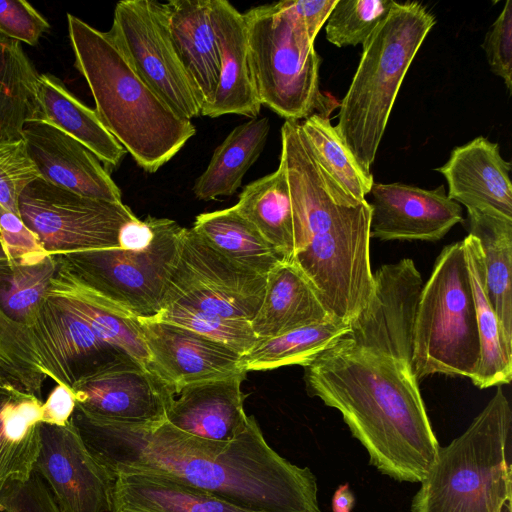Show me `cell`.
<instances>
[{
  "instance_id": "6da1fadb",
  "label": "cell",
  "mask_w": 512,
  "mask_h": 512,
  "mask_svg": "<svg viewBox=\"0 0 512 512\" xmlns=\"http://www.w3.org/2000/svg\"><path fill=\"white\" fill-rule=\"evenodd\" d=\"M420 290L375 281L348 330L304 368L307 393L338 410L369 464L398 482H421L440 447L412 371Z\"/></svg>"
},
{
  "instance_id": "7a4b0ae2",
  "label": "cell",
  "mask_w": 512,
  "mask_h": 512,
  "mask_svg": "<svg viewBox=\"0 0 512 512\" xmlns=\"http://www.w3.org/2000/svg\"><path fill=\"white\" fill-rule=\"evenodd\" d=\"M70 421L113 476H163L256 512H322L314 473L277 453L254 416L229 443L192 437L166 420L151 425L101 421L77 405Z\"/></svg>"
},
{
  "instance_id": "3957f363",
  "label": "cell",
  "mask_w": 512,
  "mask_h": 512,
  "mask_svg": "<svg viewBox=\"0 0 512 512\" xmlns=\"http://www.w3.org/2000/svg\"><path fill=\"white\" fill-rule=\"evenodd\" d=\"M294 216L291 261L308 278L330 315L350 322L373 294L369 202L346 191L321 165L300 122L281 127L280 163Z\"/></svg>"
},
{
  "instance_id": "277c9868",
  "label": "cell",
  "mask_w": 512,
  "mask_h": 512,
  "mask_svg": "<svg viewBox=\"0 0 512 512\" xmlns=\"http://www.w3.org/2000/svg\"><path fill=\"white\" fill-rule=\"evenodd\" d=\"M67 24L74 65L99 120L138 166L156 172L195 135V126L147 86L106 32L69 13Z\"/></svg>"
},
{
  "instance_id": "5b68a950",
  "label": "cell",
  "mask_w": 512,
  "mask_h": 512,
  "mask_svg": "<svg viewBox=\"0 0 512 512\" xmlns=\"http://www.w3.org/2000/svg\"><path fill=\"white\" fill-rule=\"evenodd\" d=\"M435 16L421 3L396 2L362 44L349 89L339 104L335 127L368 173L403 79Z\"/></svg>"
},
{
  "instance_id": "8992f818",
  "label": "cell",
  "mask_w": 512,
  "mask_h": 512,
  "mask_svg": "<svg viewBox=\"0 0 512 512\" xmlns=\"http://www.w3.org/2000/svg\"><path fill=\"white\" fill-rule=\"evenodd\" d=\"M512 409L500 386L420 482L411 512H502L512 497L508 446Z\"/></svg>"
},
{
  "instance_id": "52a82bcc",
  "label": "cell",
  "mask_w": 512,
  "mask_h": 512,
  "mask_svg": "<svg viewBox=\"0 0 512 512\" xmlns=\"http://www.w3.org/2000/svg\"><path fill=\"white\" fill-rule=\"evenodd\" d=\"M480 356L475 304L463 242L445 246L422 285L413 323L412 371L471 378Z\"/></svg>"
},
{
  "instance_id": "ba28073f",
  "label": "cell",
  "mask_w": 512,
  "mask_h": 512,
  "mask_svg": "<svg viewBox=\"0 0 512 512\" xmlns=\"http://www.w3.org/2000/svg\"><path fill=\"white\" fill-rule=\"evenodd\" d=\"M249 61L258 100L289 121L334 109L319 88L320 58L314 40L290 16L284 0L243 13Z\"/></svg>"
},
{
  "instance_id": "9c48e42d",
  "label": "cell",
  "mask_w": 512,
  "mask_h": 512,
  "mask_svg": "<svg viewBox=\"0 0 512 512\" xmlns=\"http://www.w3.org/2000/svg\"><path fill=\"white\" fill-rule=\"evenodd\" d=\"M152 221L154 235L143 248L55 256L80 283L114 307L137 318H153L163 307L183 227L167 218L152 217Z\"/></svg>"
},
{
  "instance_id": "30bf717a",
  "label": "cell",
  "mask_w": 512,
  "mask_h": 512,
  "mask_svg": "<svg viewBox=\"0 0 512 512\" xmlns=\"http://www.w3.org/2000/svg\"><path fill=\"white\" fill-rule=\"evenodd\" d=\"M18 210L50 255L120 248L123 227L137 219L123 202L87 198L42 178L23 190Z\"/></svg>"
},
{
  "instance_id": "8fae6325",
  "label": "cell",
  "mask_w": 512,
  "mask_h": 512,
  "mask_svg": "<svg viewBox=\"0 0 512 512\" xmlns=\"http://www.w3.org/2000/svg\"><path fill=\"white\" fill-rule=\"evenodd\" d=\"M106 34L138 76L176 114L188 120L201 115L202 101L175 50L164 3L119 1Z\"/></svg>"
},
{
  "instance_id": "7c38bea8",
  "label": "cell",
  "mask_w": 512,
  "mask_h": 512,
  "mask_svg": "<svg viewBox=\"0 0 512 512\" xmlns=\"http://www.w3.org/2000/svg\"><path fill=\"white\" fill-rule=\"evenodd\" d=\"M266 280L218 252L192 228H183L162 309L176 303L251 321L263 300Z\"/></svg>"
},
{
  "instance_id": "4fadbf2b",
  "label": "cell",
  "mask_w": 512,
  "mask_h": 512,
  "mask_svg": "<svg viewBox=\"0 0 512 512\" xmlns=\"http://www.w3.org/2000/svg\"><path fill=\"white\" fill-rule=\"evenodd\" d=\"M34 471L61 512H111L114 476L88 449L71 421L41 422Z\"/></svg>"
},
{
  "instance_id": "5bb4252c",
  "label": "cell",
  "mask_w": 512,
  "mask_h": 512,
  "mask_svg": "<svg viewBox=\"0 0 512 512\" xmlns=\"http://www.w3.org/2000/svg\"><path fill=\"white\" fill-rule=\"evenodd\" d=\"M30 332L41 371L56 384L70 389L82 378L102 370L139 364L101 339L88 324L50 295L43 302Z\"/></svg>"
},
{
  "instance_id": "9a60e30c",
  "label": "cell",
  "mask_w": 512,
  "mask_h": 512,
  "mask_svg": "<svg viewBox=\"0 0 512 512\" xmlns=\"http://www.w3.org/2000/svg\"><path fill=\"white\" fill-rule=\"evenodd\" d=\"M76 405L101 421L151 425L166 420L174 389L151 370L129 364L82 378L72 388Z\"/></svg>"
},
{
  "instance_id": "2e32d148",
  "label": "cell",
  "mask_w": 512,
  "mask_h": 512,
  "mask_svg": "<svg viewBox=\"0 0 512 512\" xmlns=\"http://www.w3.org/2000/svg\"><path fill=\"white\" fill-rule=\"evenodd\" d=\"M370 194V238L437 241L463 221L461 205L448 197L443 185L426 190L374 183Z\"/></svg>"
},
{
  "instance_id": "e0dca14e",
  "label": "cell",
  "mask_w": 512,
  "mask_h": 512,
  "mask_svg": "<svg viewBox=\"0 0 512 512\" xmlns=\"http://www.w3.org/2000/svg\"><path fill=\"white\" fill-rule=\"evenodd\" d=\"M150 356L149 369L175 391L182 387L244 371L241 355L184 327L139 318Z\"/></svg>"
},
{
  "instance_id": "ac0fdd59",
  "label": "cell",
  "mask_w": 512,
  "mask_h": 512,
  "mask_svg": "<svg viewBox=\"0 0 512 512\" xmlns=\"http://www.w3.org/2000/svg\"><path fill=\"white\" fill-rule=\"evenodd\" d=\"M23 140L40 178L78 195L121 203L122 194L101 161L80 142L45 121L27 122Z\"/></svg>"
},
{
  "instance_id": "d6986e66",
  "label": "cell",
  "mask_w": 512,
  "mask_h": 512,
  "mask_svg": "<svg viewBox=\"0 0 512 512\" xmlns=\"http://www.w3.org/2000/svg\"><path fill=\"white\" fill-rule=\"evenodd\" d=\"M246 373L240 371L180 388L169 403L166 421L177 430L201 440L233 441L248 424L241 390Z\"/></svg>"
},
{
  "instance_id": "ffe728a7",
  "label": "cell",
  "mask_w": 512,
  "mask_h": 512,
  "mask_svg": "<svg viewBox=\"0 0 512 512\" xmlns=\"http://www.w3.org/2000/svg\"><path fill=\"white\" fill-rule=\"evenodd\" d=\"M511 168L497 143L478 136L454 148L448 161L435 170L448 183V197L467 211H491L512 218Z\"/></svg>"
},
{
  "instance_id": "44dd1931",
  "label": "cell",
  "mask_w": 512,
  "mask_h": 512,
  "mask_svg": "<svg viewBox=\"0 0 512 512\" xmlns=\"http://www.w3.org/2000/svg\"><path fill=\"white\" fill-rule=\"evenodd\" d=\"M212 16L219 41L221 69L216 91L211 101L202 107L201 115L216 118L236 114L257 118L261 104L250 67L243 13L226 0H212Z\"/></svg>"
},
{
  "instance_id": "7402d4cb",
  "label": "cell",
  "mask_w": 512,
  "mask_h": 512,
  "mask_svg": "<svg viewBox=\"0 0 512 512\" xmlns=\"http://www.w3.org/2000/svg\"><path fill=\"white\" fill-rule=\"evenodd\" d=\"M164 4L175 50L203 107L216 91L221 69L212 0H172Z\"/></svg>"
},
{
  "instance_id": "603a6c76",
  "label": "cell",
  "mask_w": 512,
  "mask_h": 512,
  "mask_svg": "<svg viewBox=\"0 0 512 512\" xmlns=\"http://www.w3.org/2000/svg\"><path fill=\"white\" fill-rule=\"evenodd\" d=\"M336 319L330 315L315 288L292 262L283 260L267 275L264 297L250 321L258 338Z\"/></svg>"
},
{
  "instance_id": "cb8c5ba5",
  "label": "cell",
  "mask_w": 512,
  "mask_h": 512,
  "mask_svg": "<svg viewBox=\"0 0 512 512\" xmlns=\"http://www.w3.org/2000/svg\"><path fill=\"white\" fill-rule=\"evenodd\" d=\"M48 295L82 319L101 339L149 369L150 356L139 318L93 293L58 261Z\"/></svg>"
},
{
  "instance_id": "d4e9b609",
  "label": "cell",
  "mask_w": 512,
  "mask_h": 512,
  "mask_svg": "<svg viewBox=\"0 0 512 512\" xmlns=\"http://www.w3.org/2000/svg\"><path fill=\"white\" fill-rule=\"evenodd\" d=\"M111 512H256L209 493L146 473L114 476Z\"/></svg>"
},
{
  "instance_id": "484cf974",
  "label": "cell",
  "mask_w": 512,
  "mask_h": 512,
  "mask_svg": "<svg viewBox=\"0 0 512 512\" xmlns=\"http://www.w3.org/2000/svg\"><path fill=\"white\" fill-rule=\"evenodd\" d=\"M37 97L41 121H45L88 148L108 170L115 169L126 150L90 109L71 94L63 82L51 74H39Z\"/></svg>"
},
{
  "instance_id": "4316f807",
  "label": "cell",
  "mask_w": 512,
  "mask_h": 512,
  "mask_svg": "<svg viewBox=\"0 0 512 512\" xmlns=\"http://www.w3.org/2000/svg\"><path fill=\"white\" fill-rule=\"evenodd\" d=\"M42 403L35 395L0 386V491L28 480L34 471Z\"/></svg>"
},
{
  "instance_id": "83f0119b",
  "label": "cell",
  "mask_w": 512,
  "mask_h": 512,
  "mask_svg": "<svg viewBox=\"0 0 512 512\" xmlns=\"http://www.w3.org/2000/svg\"><path fill=\"white\" fill-rule=\"evenodd\" d=\"M475 304L480 344L477 368L471 376L480 389L510 383L512 341L509 340L486 295L483 256L479 241L472 235L462 240Z\"/></svg>"
},
{
  "instance_id": "f1b7e54d",
  "label": "cell",
  "mask_w": 512,
  "mask_h": 512,
  "mask_svg": "<svg viewBox=\"0 0 512 512\" xmlns=\"http://www.w3.org/2000/svg\"><path fill=\"white\" fill-rule=\"evenodd\" d=\"M469 235L480 244L486 295L506 337L512 341V218L468 210Z\"/></svg>"
},
{
  "instance_id": "f546056e",
  "label": "cell",
  "mask_w": 512,
  "mask_h": 512,
  "mask_svg": "<svg viewBox=\"0 0 512 512\" xmlns=\"http://www.w3.org/2000/svg\"><path fill=\"white\" fill-rule=\"evenodd\" d=\"M270 131L267 117H257L236 126L214 150L210 162L195 180L193 193L210 201L233 195L261 155Z\"/></svg>"
},
{
  "instance_id": "4dcf8cb0",
  "label": "cell",
  "mask_w": 512,
  "mask_h": 512,
  "mask_svg": "<svg viewBox=\"0 0 512 512\" xmlns=\"http://www.w3.org/2000/svg\"><path fill=\"white\" fill-rule=\"evenodd\" d=\"M235 210L248 220L281 255L294 254V216L284 168L247 184L238 196Z\"/></svg>"
},
{
  "instance_id": "1f68e13d",
  "label": "cell",
  "mask_w": 512,
  "mask_h": 512,
  "mask_svg": "<svg viewBox=\"0 0 512 512\" xmlns=\"http://www.w3.org/2000/svg\"><path fill=\"white\" fill-rule=\"evenodd\" d=\"M38 76L21 43L0 34V144L23 140L25 124L41 121Z\"/></svg>"
},
{
  "instance_id": "d6a6232c",
  "label": "cell",
  "mask_w": 512,
  "mask_h": 512,
  "mask_svg": "<svg viewBox=\"0 0 512 512\" xmlns=\"http://www.w3.org/2000/svg\"><path fill=\"white\" fill-rule=\"evenodd\" d=\"M192 229L232 261L263 276L283 258L235 208L199 214Z\"/></svg>"
},
{
  "instance_id": "836d02e7",
  "label": "cell",
  "mask_w": 512,
  "mask_h": 512,
  "mask_svg": "<svg viewBox=\"0 0 512 512\" xmlns=\"http://www.w3.org/2000/svg\"><path fill=\"white\" fill-rule=\"evenodd\" d=\"M350 322L338 319L303 326L286 333L258 338L240 357L246 372L270 370L289 365L305 366L349 328Z\"/></svg>"
},
{
  "instance_id": "e575fe53",
  "label": "cell",
  "mask_w": 512,
  "mask_h": 512,
  "mask_svg": "<svg viewBox=\"0 0 512 512\" xmlns=\"http://www.w3.org/2000/svg\"><path fill=\"white\" fill-rule=\"evenodd\" d=\"M57 270L55 255L37 262H14L0 248V308L13 320L31 327L48 296Z\"/></svg>"
},
{
  "instance_id": "d590c367",
  "label": "cell",
  "mask_w": 512,
  "mask_h": 512,
  "mask_svg": "<svg viewBox=\"0 0 512 512\" xmlns=\"http://www.w3.org/2000/svg\"><path fill=\"white\" fill-rule=\"evenodd\" d=\"M300 125L321 165L353 197L365 200L374 184L373 176L361 167L329 118L314 113Z\"/></svg>"
},
{
  "instance_id": "8d00e7d4",
  "label": "cell",
  "mask_w": 512,
  "mask_h": 512,
  "mask_svg": "<svg viewBox=\"0 0 512 512\" xmlns=\"http://www.w3.org/2000/svg\"><path fill=\"white\" fill-rule=\"evenodd\" d=\"M45 378L30 328L0 308V380L7 387L40 398Z\"/></svg>"
},
{
  "instance_id": "74e56055",
  "label": "cell",
  "mask_w": 512,
  "mask_h": 512,
  "mask_svg": "<svg viewBox=\"0 0 512 512\" xmlns=\"http://www.w3.org/2000/svg\"><path fill=\"white\" fill-rule=\"evenodd\" d=\"M153 319L192 330L243 355L257 342L250 321L223 317L189 306L171 303Z\"/></svg>"
},
{
  "instance_id": "f35d334b",
  "label": "cell",
  "mask_w": 512,
  "mask_h": 512,
  "mask_svg": "<svg viewBox=\"0 0 512 512\" xmlns=\"http://www.w3.org/2000/svg\"><path fill=\"white\" fill-rule=\"evenodd\" d=\"M393 0H336L326 22V39L337 47L363 44L388 15Z\"/></svg>"
},
{
  "instance_id": "ab89813d",
  "label": "cell",
  "mask_w": 512,
  "mask_h": 512,
  "mask_svg": "<svg viewBox=\"0 0 512 512\" xmlns=\"http://www.w3.org/2000/svg\"><path fill=\"white\" fill-rule=\"evenodd\" d=\"M38 178L40 175L24 140L0 144V205L3 208L19 215L21 193Z\"/></svg>"
},
{
  "instance_id": "60d3db41",
  "label": "cell",
  "mask_w": 512,
  "mask_h": 512,
  "mask_svg": "<svg viewBox=\"0 0 512 512\" xmlns=\"http://www.w3.org/2000/svg\"><path fill=\"white\" fill-rule=\"evenodd\" d=\"M0 248L14 262H37L48 254L21 217L0 205Z\"/></svg>"
},
{
  "instance_id": "b9f144b4",
  "label": "cell",
  "mask_w": 512,
  "mask_h": 512,
  "mask_svg": "<svg viewBox=\"0 0 512 512\" xmlns=\"http://www.w3.org/2000/svg\"><path fill=\"white\" fill-rule=\"evenodd\" d=\"M50 29L47 20L25 0H0V34L35 46Z\"/></svg>"
},
{
  "instance_id": "7bdbcfd3",
  "label": "cell",
  "mask_w": 512,
  "mask_h": 512,
  "mask_svg": "<svg viewBox=\"0 0 512 512\" xmlns=\"http://www.w3.org/2000/svg\"><path fill=\"white\" fill-rule=\"evenodd\" d=\"M482 48L491 71L501 77L512 92V1L507 0L501 13L487 31Z\"/></svg>"
},
{
  "instance_id": "ee69618b",
  "label": "cell",
  "mask_w": 512,
  "mask_h": 512,
  "mask_svg": "<svg viewBox=\"0 0 512 512\" xmlns=\"http://www.w3.org/2000/svg\"><path fill=\"white\" fill-rule=\"evenodd\" d=\"M7 512H61L43 479L33 471L28 480L13 482L0 491Z\"/></svg>"
},
{
  "instance_id": "f6af8a7d",
  "label": "cell",
  "mask_w": 512,
  "mask_h": 512,
  "mask_svg": "<svg viewBox=\"0 0 512 512\" xmlns=\"http://www.w3.org/2000/svg\"><path fill=\"white\" fill-rule=\"evenodd\" d=\"M336 0H284L290 16L315 40Z\"/></svg>"
},
{
  "instance_id": "bcb514c9",
  "label": "cell",
  "mask_w": 512,
  "mask_h": 512,
  "mask_svg": "<svg viewBox=\"0 0 512 512\" xmlns=\"http://www.w3.org/2000/svg\"><path fill=\"white\" fill-rule=\"evenodd\" d=\"M76 407V398L72 389L56 384L41 406V422L64 426L66 425Z\"/></svg>"
},
{
  "instance_id": "7dc6e473",
  "label": "cell",
  "mask_w": 512,
  "mask_h": 512,
  "mask_svg": "<svg viewBox=\"0 0 512 512\" xmlns=\"http://www.w3.org/2000/svg\"><path fill=\"white\" fill-rule=\"evenodd\" d=\"M355 504V497L349 485H340L332 497L333 512H351Z\"/></svg>"
},
{
  "instance_id": "c3c4849f",
  "label": "cell",
  "mask_w": 512,
  "mask_h": 512,
  "mask_svg": "<svg viewBox=\"0 0 512 512\" xmlns=\"http://www.w3.org/2000/svg\"><path fill=\"white\" fill-rule=\"evenodd\" d=\"M505 510H506V512H511V502L506 504ZM502 512H504V510Z\"/></svg>"
},
{
  "instance_id": "681fc988",
  "label": "cell",
  "mask_w": 512,
  "mask_h": 512,
  "mask_svg": "<svg viewBox=\"0 0 512 512\" xmlns=\"http://www.w3.org/2000/svg\"><path fill=\"white\" fill-rule=\"evenodd\" d=\"M0 512H7V510L0 504Z\"/></svg>"
},
{
  "instance_id": "f907efd6",
  "label": "cell",
  "mask_w": 512,
  "mask_h": 512,
  "mask_svg": "<svg viewBox=\"0 0 512 512\" xmlns=\"http://www.w3.org/2000/svg\"><path fill=\"white\" fill-rule=\"evenodd\" d=\"M0 386H5V385L2 383V381H1V380H0ZM6 387H7V386H6Z\"/></svg>"
}]
</instances>
